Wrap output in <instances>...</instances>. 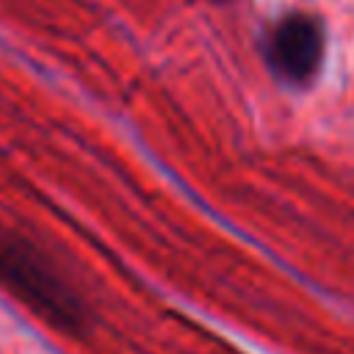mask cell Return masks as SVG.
Returning <instances> with one entry per match:
<instances>
[{"instance_id":"6da1fadb","label":"cell","mask_w":354,"mask_h":354,"mask_svg":"<svg viewBox=\"0 0 354 354\" xmlns=\"http://www.w3.org/2000/svg\"><path fill=\"white\" fill-rule=\"evenodd\" d=\"M0 288L64 335H83L91 324L88 301L55 257L8 227H0Z\"/></svg>"},{"instance_id":"7a4b0ae2","label":"cell","mask_w":354,"mask_h":354,"mask_svg":"<svg viewBox=\"0 0 354 354\" xmlns=\"http://www.w3.org/2000/svg\"><path fill=\"white\" fill-rule=\"evenodd\" d=\"M324 58V28L310 14L282 17L266 39V61L271 72L290 86L310 83Z\"/></svg>"}]
</instances>
